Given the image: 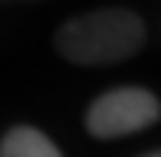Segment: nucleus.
I'll return each mask as SVG.
<instances>
[{"mask_svg":"<svg viewBox=\"0 0 161 157\" xmlns=\"http://www.w3.org/2000/svg\"><path fill=\"white\" fill-rule=\"evenodd\" d=\"M161 120V102L142 86H118L102 93L90 108L84 126L93 139H124L155 126Z\"/></svg>","mask_w":161,"mask_h":157,"instance_id":"f03ea898","label":"nucleus"},{"mask_svg":"<svg viewBox=\"0 0 161 157\" xmlns=\"http://www.w3.org/2000/svg\"><path fill=\"white\" fill-rule=\"evenodd\" d=\"M146 22L127 6H99L80 13L56 31V49L71 65H118L146 46Z\"/></svg>","mask_w":161,"mask_h":157,"instance_id":"f257e3e1","label":"nucleus"},{"mask_svg":"<svg viewBox=\"0 0 161 157\" xmlns=\"http://www.w3.org/2000/svg\"><path fill=\"white\" fill-rule=\"evenodd\" d=\"M0 157H62V151L34 126H13L0 139Z\"/></svg>","mask_w":161,"mask_h":157,"instance_id":"7ed1b4c3","label":"nucleus"},{"mask_svg":"<svg viewBox=\"0 0 161 157\" xmlns=\"http://www.w3.org/2000/svg\"><path fill=\"white\" fill-rule=\"evenodd\" d=\"M142 157H161V148L158 151H149V154H142Z\"/></svg>","mask_w":161,"mask_h":157,"instance_id":"20e7f679","label":"nucleus"}]
</instances>
